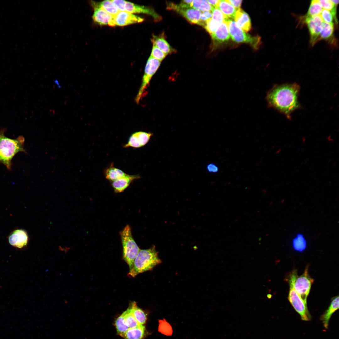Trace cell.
Masks as SVG:
<instances>
[{"instance_id": "obj_1", "label": "cell", "mask_w": 339, "mask_h": 339, "mask_svg": "<svg viewBox=\"0 0 339 339\" xmlns=\"http://www.w3.org/2000/svg\"><path fill=\"white\" fill-rule=\"evenodd\" d=\"M299 89L296 83L274 86L266 94L268 105L289 117L291 113L299 107L298 96Z\"/></svg>"}, {"instance_id": "obj_2", "label": "cell", "mask_w": 339, "mask_h": 339, "mask_svg": "<svg viewBox=\"0 0 339 339\" xmlns=\"http://www.w3.org/2000/svg\"><path fill=\"white\" fill-rule=\"evenodd\" d=\"M6 131L5 128L0 130V163L10 170L15 155L19 152H26L24 148L25 139L22 136L14 139L8 137L4 134Z\"/></svg>"}, {"instance_id": "obj_3", "label": "cell", "mask_w": 339, "mask_h": 339, "mask_svg": "<svg viewBox=\"0 0 339 339\" xmlns=\"http://www.w3.org/2000/svg\"><path fill=\"white\" fill-rule=\"evenodd\" d=\"M161 263V261L159 257L158 252L154 246L147 249L140 250L128 276L134 277L140 273L151 270Z\"/></svg>"}, {"instance_id": "obj_4", "label": "cell", "mask_w": 339, "mask_h": 339, "mask_svg": "<svg viewBox=\"0 0 339 339\" xmlns=\"http://www.w3.org/2000/svg\"><path fill=\"white\" fill-rule=\"evenodd\" d=\"M289 286L291 287L302 300L307 304V298L314 280L309 276L308 267L307 266L304 273L298 276L297 271L293 270L287 278Z\"/></svg>"}, {"instance_id": "obj_5", "label": "cell", "mask_w": 339, "mask_h": 339, "mask_svg": "<svg viewBox=\"0 0 339 339\" xmlns=\"http://www.w3.org/2000/svg\"><path fill=\"white\" fill-rule=\"evenodd\" d=\"M120 234L123 247V259L130 270L140 250L132 237L131 229L128 225L125 227Z\"/></svg>"}, {"instance_id": "obj_6", "label": "cell", "mask_w": 339, "mask_h": 339, "mask_svg": "<svg viewBox=\"0 0 339 339\" xmlns=\"http://www.w3.org/2000/svg\"><path fill=\"white\" fill-rule=\"evenodd\" d=\"M225 22L227 25L229 35L234 41L248 43L254 49H257L259 48L261 43L260 37L258 36H252L246 34L232 20L229 19Z\"/></svg>"}, {"instance_id": "obj_7", "label": "cell", "mask_w": 339, "mask_h": 339, "mask_svg": "<svg viewBox=\"0 0 339 339\" xmlns=\"http://www.w3.org/2000/svg\"><path fill=\"white\" fill-rule=\"evenodd\" d=\"M161 62L150 56L145 67L142 83L138 94L135 98V101L139 103L140 100L146 94V90L150 82L159 68Z\"/></svg>"}, {"instance_id": "obj_8", "label": "cell", "mask_w": 339, "mask_h": 339, "mask_svg": "<svg viewBox=\"0 0 339 339\" xmlns=\"http://www.w3.org/2000/svg\"><path fill=\"white\" fill-rule=\"evenodd\" d=\"M288 299L294 309L300 315L302 320H311V315L308 310L307 304L305 303L293 288L290 286Z\"/></svg>"}, {"instance_id": "obj_9", "label": "cell", "mask_w": 339, "mask_h": 339, "mask_svg": "<svg viewBox=\"0 0 339 339\" xmlns=\"http://www.w3.org/2000/svg\"><path fill=\"white\" fill-rule=\"evenodd\" d=\"M304 20L308 28L310 43L313 46L318 40L324 22L320 15L311 17L305 15Z\"/></svg>"}, {"instance_id": "obj_10", "label": "cell", "mask_w": 339, "mask_h": 339, "mask_svg": "<svg viewBox=\"0 0 339 339\" xmlns=\"http://www.w3.org/2000/svg\"><path fill=\"white\" fill-rule=\"evenodd\" d=\"M8 242L12 246L19 249L26 246L29 237L27 232L23 229H17L12 232L8 237Z\"/></svg>"}, {"instance_id": "obj_11", "label": "cell", "mask_w": 339, "mask_h": 339, "mask_svg": "<svg viewBox=\"0 0 339 339\" xmlns=\"http://www.w3.org/2000/svg\"><path fill=\"white\" fill-rule=\"evenodd\" d=\"M114 18L116 25L119 26L141 23L144 20L143 18L126 11H119Z\"/></svg>"}, {"instance_id": "obj_12", "label": "cell", "mask_w": 339, "mask_h": 339, "mask_svg": "<svg viewBox=\"0 0 339 339\" xmlns=\"http://www.w3.org/2000/svg\"><path fill=\"white\" fill-rule=\"evenodd\" d=\"M125 11L132 13H143L148 14L152 17L156 22L160 20L161 18L153 8L150 7L136 4L126 1Z\"/></svg>"}, {"instance_id": "obj_13", "label": "cell", "mask_w": 339, "mask_h": 339, "mask_svg": "<svg viewBox=\"0 0 339 339\" xmlns=\"http://www.w3.org/2000/svg\"><path fill=\"white\" fill-rule=\"evenodd\" d=\"M93 8L94 12L92 18L94 22L100 25H107L112 27L116 26L114 16L100 8Z\"/></svg>"}, {"instance_id": "obj_14", "label": "cell", "mask_w": 339, "mask_h": 339, "mask_svg": "<svg viewBox=\"0 0 339 339\" xmlns=\"http://www.w3.org/2000/svg\"><path fill=\"white\" fill-rule=\"evenodd\" d=\"M140 178V176L138 175L126 174L116 180L111 181V184L116 192L120 193L123 191L133 181Z\"/></svg>"}, {"instance_id": "obj_15", "label": "cell", "mask_w": 339, "mask_h": 339, "mask_svg": "<svg viewBox=\"0 0 339 339\" xmlns=\"http://www.w3.org/2000/svg\"><path fill=\"white\" fill-rule=\"evenodd\" d=\"M211 36L213 46H216L228 40L230 35L226 23L224 22L221 23Z\"/></svg>"}, {"instance_id": "obj_16", "label": "cell", "mask_w": 339, "mask_h": 339, "mask_svg": "<svg viewBox=\"0 0 339 339\" xmlns=\"http://www.w3.org/2000/svg\"><path fill=\"white\" fill-rule=\"evenodd\" d=\"M175 11L182 15L191 23L199 25L201 12L192 7L185 8H176Z\"/></svg>"}, {"instance_id": "obj_17", "label": "cell", "mask_w": 339, "mask_h": 339, "mask_svg": "<svg viewBox=\"0 0 339 339\" xmlns=\"http://www.w3.org/2000/svg\"><path fill=\"white\" fill-rule=\"evenodd\" d=\"M237 26L245 32L251 29V22L249 15L240 8L236 11L234 18Z\"/></svg>"}, {"instance_id": "obj_18", "label": "cell", "mask_w": 339, "mask_h": 339, "mask_svg": "<svg viewBox=\"0 0 339 339\" xmlns=\"http://www.w3.org/2000/svg\"><path fill=\"white\" fill-rule=\"evenodd\" d=\"M339 309V296L333 297L329 306L324 313L320 317L324 327L327 329L329 325L330 319L332 315Z\"/></svg>"}, {"instance_id": "obj_19", "label": "cell", "mask_w": 339, "mask_h": 339, "mask_svg": "<svg viewBox=\"0 0 339 339\" xmlns=\"http://www.w3.org/2000/svg\"><path fill=\"white\" fill-rule=\"evenodd\" d=\"M164 36L163 34L159 36L153 35L151 39V41L153 45L157 46L166 55L175 53L176 50L170 46Z\"/></svg>"}, {"instance_id": "obj_20", "label": "cell", "mask_w": 339, "mask_h": 339, "mask_svg": "<svg viewBox=\"0 0 339 339\" xmlns=\"http://www.w3.org/2000/svg\"><path fill=\"white\" fill-rule=\"evenodd\" d=\"M89 3L92 8H100L113 16H115L119 11L111 0H105L100 2L90 1Z\"/></svg>"}, {"instance_id": "obj_21", "label": "cell", "mask_w": 339, "mask_h": 339, "mask_svg": "<svg viewBox=\"0 0 339 339\" xmlns=\"http://www.w3.org/2000/svg\"><path fill=\"white\" fill-rule=\"evenodd\" d=\"M147 334L145 327L141 325L136 327L129 328L122 337L124 339H144Z\"/></svg>"}, {"instance_id": "obj_22", "label": "cell", "mask_w": 339, "mask_h": 339, "mask_svg": "<svg viewBox=\"0 0 339 339\" xmlns=\"http://www.w3.org/2000/svg\"><path fill=\"white\" fill-rule=\"evenodd\" d=\"M126 174L121 170L114 167L112 164L104 171L105 178L111 181L116 180Z\"/></svg>"}, {"instance_id": "obj_23", "label": "cell", "mask_w": 339, "mask_h": 339, "mask_svg": "<svg viewBox=\"0 0 339 339\" xmlns=\"http://www.w3.org/2000/svg\"><path fill=\"white\" fill-rule=\"evenodd\" d=\"M217 8L229 19H234L236 10L233 6L226 0H220Z\"/></svg>"}, {"instance_id": "obj_24", "label": "cell", "mask_w": 339, "mask_h": 339, "mask_svg": "<svg viewBox=\"0 0 339 339\" xmlns=\"http://www.w3.org/2000/svg\"><path fill=\"white\" fill-rule=\"evenodd\" d=\"M334 31V24H330L323 22L318 41L324 40L332 42V41L333 40L332 38Z\"/></svg>"}, {"instance_id": "obj_25", "label": "cell", "mask_w": 339, "mask_h": 339, "mask_svg": "<svg viewBox=\"0 0 339 339\" xmlns=\"http://www.w3.org/2000/svg\"><path fill=\"white\" fill-rule=\"evenodd\" d=\"M133 314L137 322L141 325L145 324L147 319L145 312L137 305L136 302L133 301L130 304Z\"/></svg>"}, {"instance_id": "obj_26", "label": "cell", "mask_w": 339, "mask_h": 339, "mask_svg": "<svg viewBox=\"0 0 339 339\" xmlns=\"http://www.w3.org/2000/svg\"><path fill=\"white\" fill-rule=\"evenodd\" d=\"M126 325L130 328H134L141 325L134 317L130 305L128 308L122 314Z\"/></svg>"}, {"instance_id": "obj_27", "label": "cell", "mask_w": 339, "mask_h": 339, "mask_svg": "<svg viewBox=\"0 0 339 339\" xmlns=\"http://www.w3.org/2000/svg\"><path fill=\"white\" fill-rule=\"evenodd\" d=\"M191 6L202 12H211L213 8L206 0H193Z\"/></svg>"}, {"instance_id": "obj_28", "label": "cell", "mask_w": 339, "mask_h": 339, "mask_svg": "<svg viewBox=\"0 0 339 339\" xmlns=\"http://www.w3.org/2000/svg\"><path fill=\"white\" fill-rule=\"evenodd\" d=\"M293 246L296 251L301 252L306 248V242L304 236L301 234H298L293 241Z\"/></svg>"}, {"instance_id": "obj_29", "label": "cell", "mask_w": 339, "mask_h": 339, "mask_svg": "<svg viewBox=\"0 0 339 339\" xmlns=\"http://www.w3.org/2000/svg\"><path fill=\"white\" fill-rule=\"evenodd\" d=\"M319 0H313L311 1L306 15L308 17L320 15L322 10Z\"/></svg>"}, {"instance_id": "obj_30", "label": "cell", "mask_w": 339, "mask_h": 339, "mask_svg": "<svg viewBox=\"0 0 339 339\" xmlns=\"http://www.w3.org/2000/svg\"><path fill=\"white\" fill-rule=\"evenodd\" d=\"M115 324L118 334L121 337L129 328L126 324L122 314L116 319Z\"/></svg>"}, {"instance_id": "obj_31", "label": "cell", "mask_w": 339, "mask_h": 339, "mask_svg": "<svg viewBox=\"0 0 339 339\" xmlns=\"http://www.w3.org/2000/svg\"><path fill=\"white\" fill-rule=\"evenodd\" d=\"M319 2L322 8L330 11L333 15L336 24L338 23L336 17V7L331 0H320Z\"/></svg>"}, {"instance_id": "obj_32", "label": "cell", "mask_w": 339, "mask_h": 339, "mask_svg": "<svg viewBox=\"0 0 339 339\" xmlns=\"http://www.w3.org/2000/svg\"><path fill=\"white\" fill-rule=\"evenodd\" d=\"M159 331L167 336H171L172 334L173 330L170 324L165 319L159 320Z\"/></svg>"}, {"instance_id": "obj_33", "label": "cell", "mask_w": 339, "mask_h": 339, "mask_svg": "<svg viewBox=\"0 0 339 339\" xmlns=\"http://www.w3.org/2000/svg\"><path fill=\"white\" fill-rule=\"evenodd\" d=\"M221 24L212 18L206 22L204 27L211 35L215 33Z\"/></svg>"}, {"instance_id": "obj_34", "label": "cell", "mask_w": 339, "mask_h": 339, "mask_svg": "<svg viewBox=\"0 0 339 339\" xmlns=\"http://www.w3.org/2000/svg\"><path fill=\"white\" fill-rule=\"evenodd\" d=\"M212 19L221 24L229 19L218 9L213 8L212 10Z\"/></svg>"}, {"instance_id": "obj_35", "label": "cell", "mask_w": 339, "mask_h": 339, "mask_svg": "<svg viewBox=\"0 0 339 339\" xmlns=\"http://www.w3.org/2000/svg\"><path fill=\"white\" fill-rule=\"evenodd\" d=\"M123 147L125 148L131 147L135 148L142 147L136 132L131 135L128 142L124 145Z\"/></svg>"}, {"instance_id": "obj_36", "label": "cell", "mask_w": 339, "mask_h": 339, "mask_svg": "<svg viewBox=\"0 0 339 339\" xmlns=\"http://www.w3.org/2000/svg\"><path fill=\"white\" fill-rule=\"evenodd\" d=\"M141 147L145 145L149 141L153 134L139 131L136 132Z\"/></svg>"}, {"instance_id": "obj_37", "label": "cell", "mask_w": 339, "mask_h": 339, "mask_svg": "<svg viewBox=\"0 0 339 339\" xmlns=\"http://www.w3.org/2000/svg\"><path fill=\"white\" fill-rule=\"evenodd\" d=\"M153 45L150 56L161 62L167 55L156 46Z\"/></svg>"}, {"instance_id": "obj_38", "label": "cell", "mask_w": 339, "mask_h": 339, "mask_svg": "<svg viewBox=\"0 0 339 339\" xmlns=\"http://www.w3.org/2000/svg\"><path fill=\"white\" fill-rule=\"evenodd\" d=\"M320 16L324 22L334 24V17L332 13L329 11L325 9H323L321 13Z\"/></svg>"}, {"instance_id": "obj_39", "label": "cell", "mask_w": 339, "mask_h": 339, "mask_svg": "<svg viewBox=\"0 0 339 339\" xmlns=\"http://www.w3.org/2000/svg\"><path fill=\"white\" fill-rule=\"evenodd\" d=\"M212 17L211 12L206 11L201 12L200 17L199 25L204 27L206 22L211 19Z\"/></svg>"}, {"instance_id": "obj_40", "label": "cell", "mask_w": 339, "mask_h": 339, "mask_svg": "<svg viewBox=\"0 0 339 339\" xmlns=\"http://www.w3.org/2000/svg\"><path fill=\"white\" fill-rule=\"evenodd\" d=\"M112 2L116 7L119 11H125L126 1L123 0H112Z\"/></svg>"}, {"instance_id": "obj_41", "label": "cell", "mask_w": 339, "mask_h": 339, "mask_svg": "<svg viewBox=\"0 0 339 339\" xmlns=\"http://www.w3.org/2000/svg\"><path fill=\"white\" fill-rule=\"evenodd\" d=\"M207 169L208 172L211 173H216L218 171V167L213 163L208 164L207 166Z\"/></svg>"}, {"instance_id": "obj_42", "label": "cell", "mask_w": 339, "mask_h": 339, "mask_svg": "<svg viewBox=\"0 0 339 339\" xmlns=\"http://www.w3.org/2000/svg\"><path fill=\"white\" fill-rule=\"evenodd\" d=\"M226 1L238 9L240 8L242 2V0H227Z\"/></svg>"}, {"instance_id": "obj_43", "label": "cell", "mask_w": 339, "mask_h": 339, "mask_svg": "<svg viewBox=\"0 0 339 339\" xmlns=\"http://www.w3.org/2000/svg\"><path fill=\"white\" fill-rule=\"evenodd\" d=\"M209 3L213 8H217L218 6L220 0H207Z\"/></svg>"}, {"instance_id": "obj_44", "label": "cell", "mask_w": 339, "mask_h": 339, "mask_svg": "<svg viewBox=\"0 0 339 339\" xmlns=\"http://www.w3.org/2000/svg\"><path fill=\"white\" fill-rule=\"evenodd\" d=\"M331 1L332 2V3L336 6V5H338V4L339 3V1L338 0H331Z\"/></svg>"}]
</instances>
